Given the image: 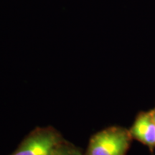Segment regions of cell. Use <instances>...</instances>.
<instances>
[{
	"label": "cell",
	"instance_id": "4",
	"mask_svg": "<svg viewBox=\"0 0 155 155\" xmlns=\"http://www.w3.org/2000/svg\"><path fill=\"white\" fill-rule=\"evenodd\" d=\"M53 155H83L81 151L74 145L64 141Z\"/></svg>",
	"mask_w": 155,
	"mask_h": 155
},
{
	"label": "cell",
	"instance_id": "2",
	"mask_svg": "<svg viewBox=\"0 0 155 155\" xmlns=\"http://www.w3.org/2000/svg\"><path fill=\"white\" fill-rule=\"evenodd\" d=\"M65 141L53 127H39L27 136L12 155H53Z\"/></svg>",
	"mask_w": 155,
	"mask_h": 155
},
{
	"label": "cell",
	"instance_id": "1",
	"mask_svg": "<svg viewBox=\"0 0 155 155\" xmlns=\"http://www.w3.org/2000/svg\"><path fill=\"white\" fill-rule=\"evenodd\" d=\"M132 139L125 128L108 127L91 138L85 155H126Z\"/></svg>",
	"mask_w": 155,
	"mask_h": 155
},
{
	"label": "cell",
	"instance_id": "3",
	"mask_svg": "<svg viewBox=\"0 0 155 155\" xmlns=\"http://www.w3.org/2000/svg\"><path fill=\"white\" fill-rule=\"evenodd\" d=\"M129 131L133 139L148 147L152 151L155 147V121L151 111L141 112Z\"/></svg>",
	"mask_w": 155,
	"mask_h": 155
},
{
	"label": "cell",
	"instance_id": "5",
	"mask_svg": "<svg viewBox=\"0 0 155 155\" xmlns=\"http://www.w3.org/2000/svg\"><path fill=\"white\" fill-rule=\"evenodd\" d=\"M151 111H152V116H153V117H154V121H155V108H154V109H152V110H151Z\"/></svg>",
	"mask_w": 155,
	"mask_h": 155
}]
</instances>
